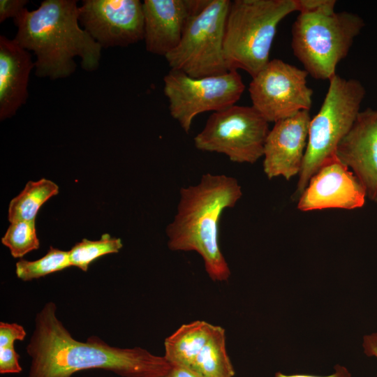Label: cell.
Segmentation results:
<instances>
[{"label":"cell","mask_w":377,"mask_h":377,"mask_svg":"<svg viewBox=\"0 0 377 377\" xmlns=\"http://www.w3.org/2000/svg\"><path fill=\"white\" fill-rule=\"evenodd\" d=\"M161 377H205L191 367L170 365V369Z\"/></svg>","instance_id":"28"},{"label":"cell","mask_w":377,"mask_h":377,"mask_svg":"<svg viewBox=\"0 0 377 377\" xmlns=\"http://www.w3.org/2000/svg\"><path fill=\"white\" fill-rule=\"evenodd\" d=\"M296 3L299 13L334 12L337 4L335 0H296Z\"/></svg>","instance_id":"25"},{"label":"cell","mask_w":377,"mask_h":377,"mask_svg":"<svg viewBox=\"0 0 377 377\" xmlns=\"http://www.w3.org/2000/svg\"><path fill=\"white\" fill-rule=\"evenodd\" d=\"M362 347L368 357L377 358V332L363 337Z\"/></svg>","instance_id":"29"},{"label":"cell","mask_w":377,"mask_h":377,"mask_svg":"<svg viewBox=\"0 0 377 377\" xmlns=\"http://www.w3.org/2000/svg\"><path fill=\"white\" fill-rule=\"evenodd\" d=\"M269 131V122L252 105H234L213 112L193 141L199 150L253 164L263 156Z\"/></svg>","instance_id":"8"},{"label":"cell","mask_w":377,"mask_h":377,"mask_svg":"<svg viewBox=\"0 0 377 377\" xmlns=\"http://www.w3.org/2000/svg\"><path fill=\"white\" fill-rule=\"evenodd\" d=\"M309 111L274 123L264 147L263 171L269 179L283 177L286 180L299 175L308 141L311 121Z\"/></svg>","instance_id":"13"},{"label":"cell","mask_w":377,"mask_h":377,"mask_svg":"<svg viewBox=\"0 0 377 377\" xmlns=\"http://www.w3.org/2000/svg\"><path fill=\"white\" fill-rule=\"evenodd\" d=\"M364 26L348 11L299 13L292 26L293 54L311 77L329 80Z\"/></svg>","instance_id":"5"},{"label":"cell","mask_w":377,"mask_h":377,"mask_svg":"<svg viewBox=\"0 0 377 377\" xmlns=\"http://www.w3.org/2000/svg\"><path fill=\"white\" fill-rule=\"evenodd\" d=\"M26 336L27 332L21 325L0 323V348L15 346V341H23Z\"/></svg>","instance_id":"23"},{"label":"cell","mask_w":377,"mask_h":377,"mask_svg":"<svg viewBox=\"0 0 377 377\" xmlns=\"http://www.w3.org/2000/svg\"><path fill=\"white\" fill-rule=\"evenodd\" d=\"M28 2L27 0H1L0 22L10 17L15 18Z\"/></svg>","instance_id":"26"},{"label":"cell","mask_w":377,"mask_h":377,"mask_svg":"<svg viewBox=\"0 0 377 377\" xmlns=\"http://www.w3.org/2000/svg\"><path fill=\"white\" fill-rule=\"evenodd\" d=\"M366 193L350 169L334 156L310 179L297 202L302 212L325 209H355L365 203Z\"/></svg>","instance_id":"12"},{"label":"cell","mask_w":377,"mask_h":377,"mask_svg":"<svg viewBox=\"0 0 377 377\" xmlns=\"http://www.w3.org/2000/svg\"><path fill=\"white\" fill-rule=\"evenodd\" d=\"M242 195L235 178L207 173L197 184L180 188L176 214L165 228L169 249L198 253L208 276L215 282L226 281L231 274L219 246V221Z\"/></svg>","instance_id":"3"},{"label":"cell","mask_w":377,"mask_h":377,"mask_svg":"<svg viewBox=\"0 0 377 377\" xmlns=\"http://www.w3.org/2000/svg\"><path fill=\"white\" fill-rule=\"evenodd\" d=\"M79 22L102 48L127 47L144 40L143 3L140 0H84Z\"/></svg>","instance_id":"11"},{"label":"cell","mask_w":377,"mask_h":377,"mask_svg":"<svg viewBox=\"0 0 377 377\" xmlns=\"http://www.w3.org/2000/svg\"><path fill=\"white\" fill-rule=\"evenodd\" d=\"M35 64L29 51L0 36V119L15 114L28 98L29 75Z\"/></svg>","instance_id":"16"},{"label":"cell","mask_w":377,"mask_h":377,"mask_svg":"<svg viewBox=\"0 0 377 377\" xmlns=\"http://www.w3.org/2000/svg\"><path fill=\"white\" fill-rule=\"evenodd\" d=\"M207 0H145L146 50L165 56L180 43L190 19Z\"/></svg>","instance_id":"15"},{"label":"cell","mask_w":377,"mask_h":377,"mask_svg":"<svg viewBox=\"0 0 377 377\" xmlns=\"http://www.w3.org/2000/svg\"><path fill=\"white\" fill-rule=\"evenodd\" d=\"M215 327L204 320L182 325L165 339L163 357L170 365L191 367Z\"/></svg>","instance_id":"17"},{"label":"cell","mask_w":377,"mask_h":377,"mask_svg":"<svg viewBox=\"0 0 377 377\" xmlns=\"http://www.w3.org/2000/svg\"><path fill=\"white\" fill-rule=\"evenodd\" d=\"M296 11V0L231 1L223 41L228 71L242 69L251 77L258 74L270 60L279 23Z\"/></svg>","instance_id":"4"},{"label":"cell","mask_w":377,"mask_h":377,"mask_svg":"<svg viewBox=\"0 0 377 377\" xmlns=\"http://www.w3.org/2000/svg\"><path fill=\"white\" fill-rule=\"evenodd\" d=\"M20 355L15 346L0 348V374H19L22 368L19 362Z\"/></svg>","instance_id":"24"},{"label":"cell","mask_w":377,"mask_h":377,"mask_svg":"<svg viewBox=\"0 0 377 377\" xmlns=\"http://www.w3.org/2000/svg\"><path fill=\"white\" fill-rule=\"evenodd\" d=\"M230 0H207L189 20L179 45L165 58L171 70L195 78L228 71L223 53Z\"/></svg>","instance_id":"7"},{"label":"cell","mask_w":377,"mask_h":377,"mask_svg":"<svg viewBox=\"0 0 377 377\" xmlns=\"http://www.w3.org/2000/svg\"><path fill=\"white\" fill-rule=\"evenodd\" d=\"M163 82L170 115L186 133L189 132L197 115L208 111L218 112L235 105L245 89L237 71L195 78L170 70Z\"/></svg>","instance_id":"9"},{"label":"cell","mask_w":377,"mask_h":377,"mask_svg":"<svg viewBox=\"0 0 377 377\" xmlns=\"http://www.w3.org/2000/svg\"><path fill=\"white\" fill-rule=\"evenodd\" d=\"M307 72L279 59L269 60L249 84L252 106L269 123L309 111L313 90Z\"/></svg>","instance_id":"10"},{"label":"cell","mask_w":377,"mask_h":377,"mask_svg":"<svg viewBox=\"0 0 377 377\" xmlns=\"http://www.w3.org/2000/svg\"><path fill=\"white\" fill-rule=\"evenodd\" d=\"M75 0H45L33 10L24 8L13 19L17 28L13 40L36 57L35 75L57 80L70 76L76 68L75 57L87 71L98 68L101 45L79 22Z\"/></svg>","instance_id":"2"},{"label":"cell","mask_w":377,"mask_h":377,"mask_svg":"<svg viewBox=\"0 0 377 377\" xmlns=\"http://www.w3.org/2000/svg\"><path fill=\"white\" fill-rule=\"evenodd\" d=\"M2 244L10 250L13 258H22L36 250L40 242L36 234L35 221L20 220L11 222L1 238Z\"/></svg>","instance_id":"22"},{"label":"cell","mask_w":377,"mask_h":377,"mask_svg":"<svg viewBox=\"0 0 377 377\" xmlns=\"http://www.w3.org/2000/svg\"><path fill=\"white\" fill-rule=\"evenodd\" d=\"M226 339L224 328L216 325L191 367L205 377H233L235 371L227 353Z\"/></svg>","instance_id":"18"},{"label":"cell","mask_w":377,"mask_h":377,"mask_svg":"<svg viewBox=\"0 0 377 377\" xmlns=\"http://www.w3.org/2000/svg\"><path fill=\"white\" fill-rule=\"evenodd\" d=\"M56 312L57 306L50 301L36 315L26 348L31 358L28 377H72L88 369H103L121 377H161L170 368L163 356L141 347H114L96 336L78 341Z\"/></svg>","instance_id":"1"},{"label":"cell","mask_w":377,"mask_h":377,"mask_svg":"<svg viewBox=\"0 0 377 377\" xmlns=\"http://www.w3.org/2000/svg\"><path fill=\"white\" fill-rule=\"evenodd\" d=\"M58 193V185L51 180L43 178L36 182H28L24 189L10 202L8 221L10 223L20 220L36 221L42 205Z\"/></svg>","instance_id":"19"},{"label":"cell","mask_w":377,"mask_h":377,"mask_svg":"<svg viewBox=\"0 0 377 377\" xmlns=\"http://www.w3.org/2000/svg\"><path fill=\"white\" fill-rule=\"evenodd\" d=\"M274 377H352L351 374L348 369L340 364H336L334 367V372L328 376H316L305 374H286L281 371H278L274 374Z\"/></svg>","instance_id":"27"},{"label":"cell","mask_w":377,"mask_h":377,"mask_svg":"<svg viewBox=\"0 0 377 377\" xmlns=\"http://www.w3.org/2000/svg\"><path fill=\"white\" fill-rule=\"evenodd\" d=\"M122 246L120 238L111 237L108 233L96 241L83 239L68 251L71 265L87 272L91 262L103 256L118 253Z\"/></svg>","instance_id":"20"},{"label":"cell","mask_w":377,"mask_h":377,"mask_svg":"<svg viewBox=\"0 0 377 377\" xmlns=\"http://www.w3.org/2000/svg\"><path fill=\"white\" fill-rule=\"evenodd\" d=\"M366 94L356 79L335 74L318 113L311 119L303 164L298 175L296 195H300L310 179L328 159L337 155L341 140L353 127Z\"/></svg>","instance_id":"6"},{"label":"cell","mask_w":377,"mask_h":377,"mask_svg":"<svg viewBox=\"0 0 377 377\" xmlns=\"http://www.w3.org/2000/svg\"><path fill=\"white\" fill-rule=\"evenodd\" d=\"M69 267L71 265L68 251L50 246L48 252L40 259L34 261L19 260L15 265V273L20 279L29 281Z\"/></svg>","instance_id":"21"},{"label":"cell","mask_w":377,"mask_h":377,"mask_svg":"<svg viewBox=\"0 0 377 377\" xmlns=\"http://www.w3.org/2000/svg\"><path fill=\"white\" fill-rule=\"evenodd\" d=\"M338 158L355 175L366 196L377 203V110L361 111L339 143Z\"/></svg>","instance_id":"14"}]
</instances>
